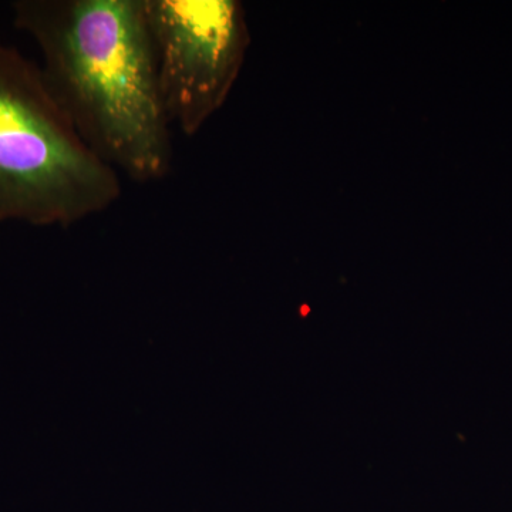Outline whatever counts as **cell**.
<instances>
[{
  "instance_id": "3957f363",
  "label": "cell",
  "mask_w": 512,
  "mask_h": 512,
  "mask_svg": "<svg viewBox=\"0 0 512 512\" xmlns=\"http://www.w3.org/2000/svg\"><path fill=\"white\" fill-rule=\"evenodd\" d=\"M165 113L194 137L220 110L249 45L235 0H141Z\"/></svg>"
},
{
  "instance_id": "6da1fadb",
  "label": "cell",
  "mask_w": 512,
  "mask_h": 512,
  "mask_svg": "<svg viewBox=\"0 0 512 512\" xmlns=\"http://www.w3.org/2000/svg\"><path fill=\"white\" fill-rule=\"evenodd\" d=\"M13 22L36 43L50 93L94 156L131 181L173 168L141 0H18Z\"/></svg>"
},
{
  "instance_id": "7a4b0ae2",
  "label": "cell",
  "mask_w": 512,
  "mask_h": 512,
  "mask_svg": "<svg viewBox=\"0 0 512 512\" xmlns=\"http://www.w3.org/2000/svg\"><path fill=\"white\" fill-rule=\"evenodd\" d=\"M120 195V174L83 143L39 64L0 40V222L66 228Z\"/></svg>"
}]
</instances>
